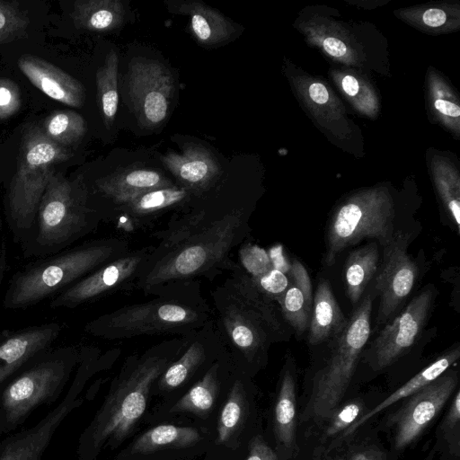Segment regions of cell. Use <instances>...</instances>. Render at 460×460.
<instances>
[{
  "mask_svg": "<svg viewBox=\"0 0 460 460\" xmlns=\"http://www.w3.org/2000/svg\"><path fill=\"white\" fill-rule=\"evenodd\" d=\"M154 244L130 250L58 293L49 301L51 309H73L121 290L135 288Z\"/></svg>",
  "mask_w": 460,
  "mask_h": 460,
  "instance_id": "7c38bea8",
  "label": "cell"
},
{
  "mask_svg": "<svg viewBox=\"0 0 460 460\" xmlns=\"http://www.w3.org/2000/svg\"><path fill=\"white\" fill-rule=\"evenodd\" d=\"M18 67L28 80L51 99L74 108L83 106L84 85L53 64L31 55L18 59Z\"/></svg>",
  "mask_w": 460,
  "mask_h": 460,
  "instance_id": "7402d4cb",
  "label": "cell"
},
{
  "mask_svg": "<svg viewBox=\"0 0 460 460\" xmlns=\"http://www.w3.org/2000/svg\"><path fill=\"white\" fill-rule=\"evenodd\" d=\"M244 399L243 384L240 379H235L219 415L217 423L218 443L227 441L238 428L244 412Z\"/></svg>",
  "mask_w": 460,
  "mask_h": 460,
  "instance_id": "836d02e7",
  "label": "cell"
},
{
  "mask_svg": "<svg viewBox=\"0 0 460 460\" xmlns=\"http://www.w3.org/2000/svg\"><path fill=\"white\" fill-rule=\"evenodd\" d=\"M408 234L394 233L391 241L384 246L383 263L376 280L380 302L376 323H385L410 295L419 275L416 262L407 253Z\"/></svg>",
  "mask_w": 460,
  "mask_h": 460,
  "instance_id": "5bb4252c",
  "label": "cell"
},
{
  "mask_svg": "<svg viewBox=\"0 0 460 460\" xmlns=\"http://www.w3.org/2000/svg\"><path fill=\"white\" fill-rule=\"evenodd\" d=\"M77 28L89 31H110L121 26L125 7L119 0H78L71 13Z\"/></svg>",
  "mask_w": 460,
  "mask_h": 460,
  "instance_id": "4316f807",
  "label": "cell"
},
{
  "mask_svg": "<svg viewBox=\"0 0 460 460\" xmlns=\"http://www.w3.org/2000/svg\"><path fill=\"white\" fill-rule=\"evenodd\" d=\"M71 156L68 149L47 138L39 127L25 130L17 169L4 195L5 221L14 243L28 237L40 199L53 175L54 166Z\"/></svg>",
  "mask_w": 460,
  "mask_h": 460,
  "instance_id": "ba28073f",
  "label": "cell"
},
{
  "mask_svg": "<svg viewBox=\"0 0 460 460\" xmlns=\"http://www.w3.org/2000/svg\"><path fill=\"white\" fill-rule=\"evenodd\" d=\"M115 358L112 349L101 354L96 347H80L79 363L65 396L36 424L3 439L0 442V460H41L58 427L82 404L81 393L88 379Z\"/></svg>",
  "mask_w": 460,
  "mask_h": 460,
  "instance_id": "30bf717a",
  "label": "cell"
},
{
  "mask_svg": "<svg viewBox=\"0 0 460 460\" xmlns=\"http://www.w3.org/2000/svg\"><path fill=\"white\" fill-rule=\"evenodd\" d=\"M288 277L290 283L277 301L285 319L297 333H303L309 325L313 308L311 279L304 265L297 260L291 262Z\"/></svg>",
  "mask_w": 460,
  "mask_h": 460,
  "instance_id": "cb8c5ba5",
  "label": "cell"
},
{
  "mask_svg": "<svg viewBox=\"0 0 460 460\" xmlns=\"http://www.w3.org/2000/svg\"><path fill=\"white\" fill-rule=\"evenodd\" d=\"M128 93L139 123L153 128L168 115L174 93L173 78L158 61L132 59L128 66Z\"/></svg>",
  "mask_w": 460,
  "mask_h": 460,
  "instance_id": "4fadbf2b",
  "label": "cell"
},
{
  "mask_svg": "<svg viewBox=\"0 0 460 460\" xmlns=\"http://www.w3.org/2000/svg\"><path fill=\"white\" fill-rule=\"evenodd\" d=\"M460 357L459 348H455L444 353L428 367L420 371L417 375L407 381L403 385L395 390L383 402L377 404L368 412L359 416L343 433V437L352 434L362 426L367 420L382 411L388 406L395 403L401 399L411 396L425 385L443 375Z\"/></svg>",
  "mask_w": 460,
  "mask_h": 460,
  "instance_id": "484cf974",
  "label": "cell"
},
{
  "mask_svg": "<svg viewBox=\"0 0 460 460\" xmlns=\"http://www.w3.org/2000/svg\"><path fill=\"white\" fill-rule=\"evenodd\" d=\"M311 99L319 104H323L328 101L329 94L326 87L320 83L312 84L309 87Z\"/></svg>",
  "mask_w": 460,
  "mask_h": 460,
  "instance_id": "f6af8a7d",
  "label": "cell"
},
{
  "mask_svg": "<svg viewBox=\"0 0 460 460\" xmlns=\"http://www.w3.org/2000/svg\"><path fill=\"white\" fill-rule=\"evenodd\" d=\"M55 144L67 147L78 143L86 132L84 118L73 111H58L49 115L40 128Z\"/></svg>",
  "mask_w": 460,
  "mask_h": 460,
  "instance_id": "4dcf8cb0",
  "label": "cell"
},
{
  "mask_svg": "<svg viewBox=\"0 0 460 460\" xmlns=\"http://www.w3.org/2000/svg\"><path fill=\"white\" fill-rule=\"evenodd\" d=\"M378 249L370 243L352 251L344 265V281L347 295L355 305L360 299L367 285L377 270Z\"/></svg>",
  "mask_w": 460,
  "mask_h": 460,
  "instance_id": "f1b7e54d",
  "label": "cell"
},
{
  "mask_svg": "<svg viewBox=\"0 0 460 460\" xmlns=\"http://www.w3.org/2000/svg\"><path fill=\"white\" fill-rule=\"evenodd\" d=\"M249 210L239 206L185 237L153 246L135 286L145 296L178 283L212 281L234 264L231 258L250 232Z\"/></svg>",
  "mask_w": 460,
  "mask_h": 460,
  "instance_id": "6da1fadb",
  "label": "cell"
},
{
  "mask_svg": "<svg viewBox=\"0 0 460 460\" xmlns=\"http://www.w3.org/2000/svg\"><path fill=\"white\" fill-rule=\"evenodd\" d=\"M351 460H376V459L366 455V454H357L351 458Z\"/></svg>",
  "mask_w": 460,
  "mask_h": 460,
  "instance_id": "c3c4849f",
  "label": "cell"
},
{
  "mask_svg": "<svg viewBox=\"0 0 460 460\" xmlns=\"http://www.w3.org/2000/svg\"><path fill=\"white\" fill-rule=\"evenodd\" d=\"M200 439L199 432L190 427L159 425L139 437L132 447L135 454H147L166 448L190 447Z\"/></svg>",
  "mask_w": 460,
  "mask_h": 460,
  "instance_id": "f546056e",
  "label": "cell"
},
{
  "mask_svg": "<svg viewBox=\"0 0 460 460\" xmlns=\"http://www.w3.org/2000/svg\"><path fill=\"white\" fill-rule=\"evenodd\" d=\"M372 299L367 296L348 320L324 367L313 385L311 410L317 419L335 412L349 384L371 332Z\"/></svg>",
  "mask_w": 460,
  "mask_h": 460,
  "instance_id": "9c48e42d",
  "label": "cell"
},
{
  "mask_svg": "<svg viewBox=\"0 0 460 460\" xmlns=\"http://www.w3.org/2000/svg\"><path fill=\"white\" fill-rule=\"evenodd\" d=\"M161 160L179 185L200 199L215 188L221 175L216 156L206 147L193 143L185 145L180 153L167 152Z\"/></svg>",
  "mask_w": 460,
  "mask_h": 460,
  "instance_id": "d6986e66",
  "label": "cell"
},
{
  "mask_svg": "<svg viewBox=\"0 0 460 460\" xmlns=\"http://www.w3.org/2000/svg\"><path fill=\"white\" fill-rule=\"evenodd\" d=\"M362 410L363 405L359 402H351L344 405L339 411L332 414L326 434L333 436L344 431L358 418Z\"/></svg>",
  "mask_w": 460,
  "mask_h": 460,
  "instance_id": "74e56055",
  "label": "cell"
},
{
  "mask_svg": "<svg viewBox=\"0 0 460 460\" xmlns=\"http://www.w3.org/2000/svg\"><path fill=\"white\" fill-rule=\"evenodd\" d=\"M226 352L212 318L190 334L183 350L157 379L159 387L164 391L180 387L202 368H209Z\"/></svg>",
  "mask_w": 460,
  "mask_h": 460,
  "instance_id": "ac0fdd59",
  "label": "cell"
},
{
  "mask_svg": "<svg viewBox=\"0 0 460 460\" xmlns=\"http://www.w3.org/2000/svg\"><path fill=\"white\" fill-rule=\"evenodd\" d=\"M8 270L7 249L4 236L3 222L0 217V285L4 282Z\"/></svg>",
  "mask_w": 460,
  "mask_h": 460,
  "instance_id": "b9f144b4",
  "label": "cell"
},
{
  "mask_svg": "<svg viewBox=\"0 0 460 460\" xmlns=\"http://www.w3.org/2000/svg\"><path fill=\"white\" fill-rule=\"evenodd\" d=\"M246 460H278V457L261 437H256L250 443Z\"/></svg>",
  "mask_w": 460,
  "mask_h": 460,
  "instance_id": "f35d334b",
  "label": "cell"
},
{
  "mask_svg": "<svg viewBox=\"0 0 460 460\" xmlns=\"http://www.w3.org/2000/svg\"><path fill=\"white\" fill-rule=\"evenodd\" d=\"M433 299L431 288L423 290L383 328L369 349L374 369L392 365L414 344L426 323Z\"/></svg>",
  "mask_w": 460,
  "mask_h": 460,
  "instance_id": "9a60e30c",
  "label": "cell"
},
{
  "mask_svg": "<svg viewBox=\"0 0 460 460\" xmlns=\"http://www.w3.org/2000/svg\"><path fill=\"white\" fill-rule=\"evenodd\" d=\"M347 323L348 320L333 295L331 285L325 279L321 280L313 297L309 343L317 345L332 338L337 339Z\"/></svg>",
  "mask_w": 460,
  "mask_h": 460,
  "instance_id": "d4e9b609",
  "label": "cell"
},
{
  "mask_svg": "<svg viewBox=\"0 0 460 460\" xmlns=\"http://www.w3.org/2000/svg\"><path fill=\"white\" fill-rule=\"evenodd\" d=\"M393 212L387 199L367 194L342 205L328 225L325 263L332 265L347 247L374 238L383 247L393 238Z\"/></svg>",
  "mask_w": 460,
  "mask_h": 460,
  "instance_id": "8fae6325",
  "label": "cell"
},
{
  "mask_svg": "<svg viewBox=\"0 0 460 460\" xmlns=\"http://www.w3.org/2000/svg\"><path fill=\"white\" fill-rule=\"evenodd\" d=\"M435 108L441 113L450 116L458 117L460 115V108L454 102L438 99L435 101Z\"/></svg>",
  "mask_w": 460,
  "mask_h": 460,
  "instance_id": "bcb514c9",
  "label": "cell"
},
{
  "mask_svg": "<svg viewBox=\"0 0 460 460\" xmlns=\"http://www.w3.org/2000/svg\"><path fill=\"white\" fill-rule=\"evenodd\" d=\"M118 66L119 57L114 50H111L96 73L98 100L103 121L108 128L112 125L118 110Z\"/></svg>",
  "mask_w": 460,
  "mask_h": 460,
  "instance_id": "1f68e13d",
  "label": "cell"
},
{
  "mask_svg": "<svg viewBox=\"0 0 460 460\" xmlns=\"http://www.w3.org/2000/svg\"><path fill=\"white\" fill-rule=\"evenodd\" d=\"M154 296L92 319L84 325V332L108 341L139 336H185L212 319V308L201 293L199 281L174 284Z\"/></svg>",
  "mask_w": 460,
  "mask_h": 460,
  "instance_id": "3957f363",
  "label": "cell"
},
{
  "mask_svg": "<svg viewBox=\"0 0 460 460\" xmlns=\"http://www.w3.org/2000/svg\"><path fill=\"white\" fill-rule=\"evenodd\" d=\"M165 4L171 12L189 17L191 33L202 45L226 43L235 32L231 21L201 1H167Z\"/></svg>",
  "mask_w": 460,
  "mask_h": 460,
  "instance_id": "603a6c76",
  "label": "cell"
},
{
  "mask_svg": "<svg viewBox=\"0 0 460 460\" xmlns=\"http://www.w3.org/2000/svg\"><path fill=\"white\" fill-rule=\"evenodd\" d=\"M422 19L428 26L438 27L445 23L447 15L441 9L430 8L423 13Z\"/></svg>",
  "mask_w": 460,
  "mask_h": 460,
  "instance_id": "7bdbcfd3",
  "label": "cell"
},
{
  "mask_svg": "<svg viewBox=\"0 0 460 460\" xmlns=\"http://www.w3.org/2000/svg\"><path fill=\"white\" fill-rule=\"evenodd\" d=\"M80 359V347H51L0 389V434L14 431L38 407L61 395Z\"/></svg>",
  "mask_w": 460,
  "mask_h": 460,
  "instance_id": "52a82bcc",
  "label": "cell"
},
{
  "mask_svg": "<svg viewBox=\"0 0 460 460\" xmlns=\"http://www.w3.org/2000/svg\"><path fill=\"white\" fill-rule=\"evenodd\" d=\"M323 48L328 54L333 57H341L347 51L346 45L339 39L329 37L323 41Z\"/></svg>",
  "mask_w": 460,
  "mask_h": 460,
  "instance_id": "ee69618b",
  "label": "cell"
},
{
  "mask_svg": "<svg viewBox=\"0 0 460 460\" xmlns=\"http://www.w3.org/2000/svg\"><path fill=\"white\" fill-rule=\"evenodd\" d=\"M22 97L18 85L8 78H0V121L13 116L21 108Z\"/></svg>",
  "mask_w": 460,
  "mask_h": 460,
  "instance_id": "8d00e7d4",
  "label": "cell"
},
{
  "mask_svg": "<svg viewBox=\"0 0 460 460\" xmlns=\"http://www.w3.org/2000/svg\"><path fill=\"white\" fill-rule=\"evenodd\" d=\"M274 421L279 440L286 447H290L296 438V390L293 376L288 371L281 380Z\"/></svg>",
  "mask_w": 460,
  "mask_h": 460,
  "instance_id": "d6a6232c",
  "label": "cell"
},
{
  "mask_svg": "<svg viewBox=\"0 0 460 460\" xmlns=\"http://www.w3.org/2000/svg\"><path fill=\"white\" fill-rule=\"evenodd\" d=\"M104 216L82 179L57 172L39 204L32 228L20 245L24 258H42L71 247L98 228Z\"/></svg>",
  "mask_w": 460,
  "mask_h": 460,
  "instance_id": "5b68a950",
  "label": "cell"
},
{
  "mask_svg": "<svg viewBox=\"0 0 460 460\" xmlns=\"http://www.w3.org/2000/svg\"><path fill=\"white\" fill-rule=\"evenodd\" d=\"M343 90L350 96H354L358 91V83L352 75H346L342 79Z\"/></svg>",
  "mask_w": 460,
  "mask_h": 460,
  "instance_id": "7dc6e473",
  "label": "cell"
},
{
  "mask_svg": "<svg viewBox=\"0 0 460 460\" xmlns=\"http://www.w3.org/2000/svg\"><path fill=\"white\" fill-rule=\"evenodd\" d=\"M457 375H441L411 395L394 414L395 447L402 449L412 443L435 419L457 385Z\"/></svg>",
  "mask_w": 460,
  "mask_h": 460,
  "instance_id": "2e32d148",
  "label": "cell"
},
{
  "mask_svg": "<svg viewBox=\"0 0 460 460\" xmlns=\"http://www.w3.org/2000/svg\"><path fill=\"white\" fill-rule=\"evenodd\" d=\"M227 351L217 359L191 388L171 408V412L187 411L205 415L214 405L221 384Z\"/></svg>",
  "mask_w": 460,
  "mask_h": 460,
  "instance_id": "83f0119b",
  "label": "cell"
},
{
  "mask_svg": "<svg viewBox=\"0 0 460 460\" xmlns=\"http://www.w3.org/2000/svg\"><path fill=\"white\" fill-rule=\"evenodd\" d=\"M175 183L165 174L156 169L146 167H132L122 169L101 177L95 181L91 196H98L104 199L111 219L114 217V210L119 206L128 202L135 197L162 187L172 186Z\"/></svg>",
  "mask_w": 460,
  "mask_h": 460,
  "instance_id": "44dd1931",
  "label": "cell"
},
{
  "mask_svg": "<svg viewBox=\"0 0 460 460\" xmlns=\"http://www.w3.org/2000/svg\"><path fill=\"white\" fill-rule=\"evenodd\" d=\"M62 325L51 322L0 332V389L29 362L52 347Z\"/></svg>",
  "mask_w": 460,
  "mask_h": 460,
  "instance_id": "e0dca14e",
  "label": "cell"
},
{
  "mask_svg": "<svg viewBox=\"0 0 460 460\" xmlns=\"http://www.w3.org/2000/svg\"><path fill=\"white\" fill-rule=\"evenodd\" d=\"M272 268L281 271L288 276L291 269V263L288 262L283 252V247L280 244L270 248L268 253Z\"/></svg>",
  "mask_w": 460,
  "mask_h": 460,
  "instance_id": "ab89813d",
  "label": "cell"
},
{
  "mask_svg": "<svg viewBox=\"0 0 460 460\" xmlns=\"http://www.w3.org/2000/svg\"><path fill=\"white\" fill-rule=\"evenodd\" d=\"M190 334L162 341L127 358L107 400L80 437L79 460H93L103 447L119 444L128 435L146 411L153 384L181 354Z\"/></svg>",
  "mask_w": 460,
  "mask_h": 460,
  "instance_id": "7a4b0ae2",
  "label": "cell"
},
{
  "mask_svg": "<svg viewBox=\"0 0 460 460\" xmlns=\"http://www.w3.org/2000/svg\"><path fill=\"white\" fill-rule=\"evenodd\" d=\"M240 253V261H243L244 269L239 267L251 278L260 277L272 268L268 253L261 247L246 245Z\"/></svg>",
  "mask_w": 460,
  "mask_h": 460,
  "instance_id": "d590c367",
  "label": "cell"
},
{
  "mask_svg": "<svg viewBox=\"0 0 460 460\" xmlns=\"http://www.w3.org/2000/svg\"><path fill=\"white\" fill-rule=\"evenodd\" d=\"M128 251L127 239L110 236L38 258L12 276L3 296V306L8 310H22L36 305Z\"/></svg>",
  "mask_w": 460,
  "mask_h": 460,
  "instance_id": "277c9868",
  "label": "cell"
},
{
  "mask_svg": "<svg viewBox=\"0 0 460 460\" xmlns=\"http://www.w3.org/2000/svg\"><path fill=\"white\" fill-rule=\"evenodd\" d=\"M30 21L15 2L0 1V44L21 37Z\"/></svg>",
  "mask_w": 460,
  "mask_h": 460,
  "instance_id": "e575fe53",
  "label": "cell"
},
{
  "mask_svg": "<svg viewBox=\"0 0 460 460\" xmlns=\"http://www.w3.org/2000/svg\"><path fill=\"white\" fill-rule=\"evenodd\" d=\"M460 420V393L456 391V395L453 399L452 404L448 410L446 419V428L453 429L455 426H458Z\"/></svg>",
  "mask_w": 460,
  "mask_h": 460,
  "instance_id": "60d3db41",
  "label": "cell"
},
{
  "mask_svg": "<svg viewBox=\"0 0 460 460\" xmlns=\"http://www.w3.org/2000/svg\"><path fill=\"white\" fill-rule=\"evenodd\" d=\"M210 295L212 318L230 358L247 366L260 362L277 329L270 302L228 278Z\"/></svg>",
  "mask_w": 460,
  "mask_h": 460,
  "instance_id": "8992f818",
  "label": "cell"
},
{
  "mask_svg": "<svg viewBox=\"0 0 460 460\" xmlns=\"http://www.w3.org/2000/svg\"><path fill=\"white\" fill-rule=\"evenodd\" d=\"M200 198L186 188L174 184L146 191L114 210L127 220L119 224L125 230L134 231L147 226L166 212H181L194 205Z\"/></svg>",
  "mask_w": 460,
  "mask_h": 460,
  "instance_id": "ffe728a7",
  "label": "cell"
}]
</instances>
